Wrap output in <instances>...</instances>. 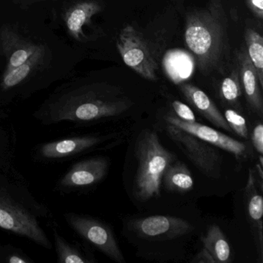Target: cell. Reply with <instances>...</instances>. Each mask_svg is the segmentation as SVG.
<instances>
[{
    "mask_svg": "<svg viewBox=\"0 0 263 263\" xmlns=\"http://www.w3.org/2000/svg\"><path fill=\"white\" fill-rule=\"evenodd\" d=\"M132 104L128 98L118 96L113 87L91 84L60 92L44 103L33 116L43 125L63 122L83 125L119 116Z\"/></svg>",
    "mask_w": 263,
    "mask_h": 263,
    "instance_id": "obj_1",
    "label": "cell"
},
{
    "mask_svg": "<svg viewBox=\"0 0 263 263\" xmlns=\"http://www.w3.org/2000/svg\"><path fill=\"white\" fill-rule=\"evenodd\" d=\"M184 41L204 76L224 74L230 64L229 21L221 0H209L185 16Z\"/></svg>",
    "mask_w": 263,
    "mask_h": 263,
    "instance_id": "obj_2",
    "label": "cell"
},
{
    "mask_svg": "<svg viewBox=\"0 0 263 263\" xmlns=\"http://www.w3.org/2000/svg\"><path fill=\"white\" fill-rule=\"evenodd\" d=\"M13 168L0 173V228L28 238L41 247L53 249L42 219L50 221V212L13 175Z\"/></svg>",
    "mask_w": 263,
    "mask_h": 263,
    "instance_id": "obj_3",
    "label": "cell"
},
{
    "mask_svg": "<svg viewBox=\"0 0 263 263\" xmlns=\"http://www.w3.org/2000/svg\"><path fill=\"white\" fill-rule=\"evenodd\" d=\"M138 168L133 186V195L144 202L161 195L162 178L175 156L163 147L159 137L152 130H144L135 147Z\"/></svg>",
    "mask_w": 263,
    "mask_h": 263,
    "instance_id": "obj_4",
    "label": "cell"
},
{
    "mask_svg": "<svg viewBox=\"0 0 263 263\" xmlns=\"http://www.w3.org/2000/svg\"><path fill=\"white\" fill-rule=\"evenodd\" d=\"M116 45L127 67L144 79L158 81V64L141 32L132 26H126L120 31Z\"/></svg>",
    "mask_w": 263,
    "mask_h": 263,
    "instance_id": "obj_5",
    "label": "cell"
},
{
    "mask_svg": "<svg viewBox=\"0 0 263 263\" xmlns=\"http://www.w3.org/2000/svg\"><path fill=\"white\" fill-rule=\"evenodd\" d=\"M64 218L69 227L81 238L95 246L110 259L125 263L124 255L108 226L89 215L67 212Z\"/></svg>",
    "mask_w": 263,
    "mask_h": 263,
    "instance_id": "obj_6",
    "label": "cell"
},
{
    "mask_svg": "<svg viewBox=\"0 0 263 263\" xmlns=\"http://www.w3.org/2000/svg\"><path fill=\"white\" fill-rule=\"evenodd\" d=\"M166 130L180 150L204 175L219 178L222 157L213 145L172 124H167Z\"/></svg>",
    "mask_w": 263,
    "mask_h": 263,
    "instance_id": "obj_7",
    "label": "cell"
},
{
    "mask_svg": "<svg viewBox=\"0 0 263 263\" xmlns=\"http://www.w3.org/2000/svg\"><path fill=\"white\" fill-rule=\"evenodd\" d=\"M109 168V161L103 156H95L73 164L57 183V191L72 193L101 182Z\"/></svg>",
    "mask_w": 263,
    "mask_h": 263,
    "instance_id": "obj_8",
    "label": "cell"
},
{
    "mask_svg": "<svg viewBox=\"0 0 263 263\" xmlns=\"http://www.w3.org/2000/svg\"><path fill=\"white\" fill-rule=\"evenodd\" d=\"M109 138V136L84 135L49 141L36 147L35 158L42 162L66 161L98 147Z\"/></svg>",
    "mask_w": 263,
    "mask_h": 263,
    "instance_id": "obj_9",
    "label": "cell"
},
{
    "mask_svg": "<svg viewBox=\"0 0 263 263\" xmlns=\"http://www.w3.org/2000/svg\"><path fill=\"white\" fill-rule=\"evenodd\" d=\"M132 229L140 238L147 240H170L193 231L190 222L177 217L153 215L132 221Z\"/></svg>",
    "mask_w": 263,
    "mask_h": 263,
    "instance_id": "obj_10",
    "label": "cell"
},
{
    "mask_svg": "<svg viewBox=\"0 0 263 263\" xmlns=\"http://www.w3.org/2000/svg\"><path fill=\"white\" fill-rule=\"evenodd\" d=\"M167 124L178 127L199 139L235 155L237 159L246 158L248 156V147L245 143L237 141L218 130L204 124L197 122H187L179 119L173 112L165 116Z\"/></svg>",
    "mask_w": 263,
    "mask_h": 263,
    "instance_id": "obj_11",
    "label": "cell"
},
{
    "mask_svg": "<svg viewBox=\"0 0 263 263\" xmlns=\"http://www.w3.org/2000/svg\"><path fill=\"white\" fill-rule=\"evenodd\" d=\"M255 171L249 169L247 182L244 189V204L246 206V216L251 228V232L255 239L259 258L263 255V199L261 192L257 185Z\"/></svg>",
    "mask_w": 263,
    "mask_h": 263,
    "instance_id": "obj_12",
    "label": "cell"
},
{
    "mask_svg": "<svg viewBox=\"0 0 263 263\" xmlns=\"http://www.w3.org/2000/svg\"><path fill=\"white\" fill-rule=\"evenodd\" d=\"M236 67L241 89L244 90L248 104L254 113L261 118L263 115L262 88L260 86L256 70L248 55L246 47H241L237 52Z\"/></svg>",
    "mask_w": 263,
    "mask_h": 263,
    "instance_id": "obj_13",
    "label": "cell"
},
{
    "mask_svg": "<svg viewBox=\"0 0 263 263\" xmlns=\"http://www.w3.org/2000/svg\"><path fill=\"white\" fill-rule=\"evenodd\" d=\"M1 42L7 59V67L4 74L24 64L42 46L21 37L10 27L2 29Z\"/></svg>",
    "mask_w": 263,
    "mask_h": 263,
    "instance_id": "obj_14",
    "label": "cell"
},
{
    "mask_svg": "<svg viewBox=\"0 0 263 263\" xmlns=\"http://www.w3.org/2000/svg\"><path fill=\"white\" fill-rule=\"evenodd\" d=\"M179 88L187 102L193 106L195 110L199 112L209 122L218 128L232 132L224 119V115L220 112L213 101L202 90L189 83L181 84Z\"/></svg>",
    "mask_w": 263,
    "mask_h": 263,
    "instance_id": "obj_15",
    "label": "cell"
},
{
    "mask_svg": "<svg viewBox=\"0 0 263 263\" xmlns=\"http://www.w3.org/2000/svg\"><path fill=\"white\" fill-rule=\"evenodd\" d=\"M101 3L97 0H83L76 3L66 12V27L69 33L78 41L86 39L84 27L89 25L92 17L102 10Z\"/></svg>",
    "mask_w": 263,
    "mask_h": 263,
    "instance_id": "obj_16",
    "label": "cell"
},
{
    "mask_svg": "<svg viewBox=\"0 0 263 263\" xmlns=\"http://www.w3.org/2000/svg\"><path fill=\"white\" fill-rule=\"evenodd\" d=\"M45 54V48L42 45L26 62L4 74L0 84L1 90L8 91L22 84L35 70L44 64Z\"/></svg>",
    "mask_w": 263,
    "mask_h": 263,
    "instance_id": "obj_17",
    "label": "cell"
},
{
    "mask_svg": "<svg viewBox=\"0 0 263 263\" xmlns=\"http://www.w3.org/2000/svg\"><path fill=\"white\" fill-rule=\"evenodd\" d=\"M16 146L14 127L7 117L0 115V173L13 168Z\"/></svg>",
    "mask_w": 263,
    "mask_h": 263,
    "instance_id": "obj_18",
    "label": "cell"
},
{
    "mask_svg": "<svg viewBox=\"0 0 263 263\" xmlns=\"http://www.w3.org/2000/svg\"><path fill=\"white\" fill-rule=\"evenodd\" d=\"M203 246L210 252L216 263H229L232 261V250L227 238L219 226L212 224L205 235L201 238Z\"/></svg>",
    "mask_w": 263,
    "mask_h": 263,
    "instance_id": "obj_19",
    "label": "cell"
},
{
    "mask_svg": "<svg viewBox=\"0 0 263 263\" xmlns=\"http://www.w3.org/2000/svg\"><path fill=\"white\" fill-rule=\"evenodd\" d=\"M164 187L169 192L184 193L192 190L194 180L190 170L184 163L171 164L162 178Z\"/></svg>",
    "mask_w": 263,
    "mask_h": 263,
    "instance_id": "obj_20",
    "label": "cell"
},
{
    "mask_svg": "<svg viewBox=\"0 0 263 263\" xmlns=\"http://www.w3.org/2000/svg\"><path fill=\"white\" fill-rule=\"evenodd\" d=\"M53 240L58 263H92L95 260L83 251L81 246L72 244L53 228Z\"/></svg>",
    "mask_w": 263,
    "mask_h": 263,
    "instance_id": "obj_21",
    "label": "cell"
},
{
    "mask_svg": "<svg viewBox=\"0 0 263 263\" xmlns=\"http://www.w3.org/2000/svg\"><path fill=\"white\" fill-rule=\"evenodd\" d=\"M245 41L248 55L256 70L260 86L263 88V37L254 29H246Z\"/></svg>",
    "mask_w": 263,
    "mask_h": 263,
    "instance_id": "obj_22",
    "label": "cell"
},
{
    "mask_svg": "<svg viewBox=\"0 0 263 263\" xmlns=\"http://www.w3.org/2000/svg\"><path fill=\"white\" fill-rule=\"evenodd\" d=\"M220 95L228 104L232 105L238 104L241 95V85L237 67L223 79L220 86Z\"/></svg>",
    "mask_w": 263,
    "mask_h": 263,
    "instance_id": "obj_23",
    "label": "cell"
},
{
    "mask_svg": "<svg viewBox=\"0 0 263 263\" xmlns=\"http://www.w3.org/2000/svg\"><path fill=\"white\" fill-rule=\"evenodd\" d=\"M224 118L230 128L232 129V132H235L241 138L247 139L249 132H248L247 123L244 117L241 116L235 110L227 109L224 110Z\"/></svg>",
    "mask_w": 263,
    "mask_h": 263,
    "instance_id": "obj_24",
    "label": "cell"
},
{
    "mask_svg": "<svg viewBox=\"0 0 263 263\" xmlns=\"http://www.w3.org/2000/svg\"><path fill=\"white\" fill-rule=\"evenodd\" d=\"M0 262L31 263L33 261L21 249L5 245L0 246Z\"/></svg>",
    "mask_w": 263,
    "mask_h": 263,
    "instance_id": "obj_25",
    "label": "cell"
},
{
    "mask_svg": "<svg viewBox=\"0 0 263 263\" xmlns=\"http://www.w3.org/2000/svg\"><path fill=\"white\" fill-rule=\"evenodd\" d=\"M172 107L173 108V113L178 117L179 119L187 122H195L196 118L192 109L186 105L184 103L179 101H174L172 103Z\"/></svg>",
    "mask_w": 263,
    "mask_h": 263,
    "instance_id": "obj_26",
    "label": "cell"
},
{
    "mask_svg": "<svg viewBox=\"0 0 263 263\" xmlns=\"http://www.w3.org/2000/svg\"><path fill=\"white\" fill-rule=\"evenodd\" d=\"M252 144L255 151L259 155L263 154V125L261 123H258L254 127L252 136Z\"/></svg>",
    "mask_w": 263,
    "mask_h": 263,
    "instance_id": "obj_27",
    "label": "cell"
},
{
    "mask_svg": "<svg viewBox=\"0 0 263 263\" xmlns=\"http://www.w3.org/2000/svg\"><path fill=\"white\" fill-rule=\"evenodd\" d=\"M246 4L252 14L259 20L263 19V0H246Z\"/></svg>",
    "mask_w": 263,
    "mask_h": 263,
    "instance_id": "obj_28",
    "label": "cell"
},
{
    "mask_svg": "<svg viewBox=\"0 0 263 263\" xmlns=\"http://www.w3.org/2000/svg\"><path fill=\"white\" fill-rule=\"evenodd\" d=\"M191 262L193 263H216L215 258H213L210 252L207 249L203 247L195 256L193 257Z\"/></svg>",
    "mask_w": 263,
    "mask_h": 263,
    "instance_id": "obj_29",
    "label": "cell"
},
{
    "mask_svg": "<svg viewBox=\"0 0 263 263\" xmlns=\"http://www.w3.org/2000/svg\"><path fill=\"white\" fill-rule=\"evenodd\" d=\"M257 170V177H258V179L257 178V181H259L260 189L261 192H262V181H263V158L262 155H259L258 158V162L255 165Z\"/></svg>",
    "mask_w": 263,
    "mask_h": 263,
    "instance_id": "obj_30",
    "label": "cell"
},
{
    "mask_svg": "<svg viewBox=\"0 0 263 263\" xmlns=\"http://www.w3.org/2000/svg\"><path fill=\"white\" fill-rule=\"evenodd\" d=\"M27 1H29L30 3H34V2H39V1H43V0H27Z\"/></svg>",
    "mask_w": 263,
    "mask_h": 263,
    "instance_id": "obj_31",
    "label": "cell"
}]
</instances>
